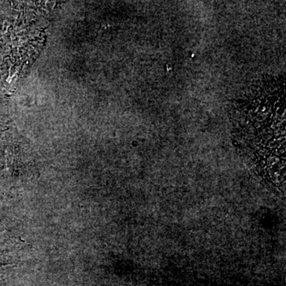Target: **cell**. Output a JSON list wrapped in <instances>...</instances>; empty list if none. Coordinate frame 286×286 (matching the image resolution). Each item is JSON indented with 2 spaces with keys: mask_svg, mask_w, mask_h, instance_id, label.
I'll return each mask as SVG.
<instances>
[{
  "mask_svg": "<svg viewBox=\"0 0 286 286\" xmlns=\"http://www.w3.org/2000/svg\"><path fill=\"white\" fill-rule=\"evenodd\" d=\"M284 77L262 76L242 90L231 110L235 146L258 179L285 190Z\"/></svg>",
  "mask_w": 286,
  "mask_h": 286,
  "instance_id": "1",
  "label": "cell"
}]
</instances>
